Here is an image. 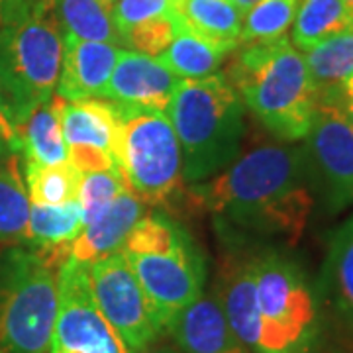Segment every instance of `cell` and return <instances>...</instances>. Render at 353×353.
I'll return each mask as SVG.
<instances>
[{"mask_svg": "<svg viewBox=\"0 0 353 353\" xmlns=\"http://www.w3.org/2000/svg\"><path fill=\"white\" fill-rule=\"evenodd\" d=\"M318 92L336 87L353 73V30L322 41L304 55Z\"/></svg>", "mask_w": 353, "mask_h": 353, "instance_id": "83f0119b", "label": "cell"}, {"mask_svg": "<svg viewBox=\"0 0 353 353\" xmlns=\"http://www.w3.org/2000/svg\"><path fill=\"white\" fill-rule=\"evenodd\" d=\"M326 90L332 92V97L340 104V108L343 110L345 118L350 120V124L353 128V73L350 77H345L336 87L326 88Z\"/></svg>", "mask_w": 353, "mask_h": 353, "instance_id": "1f68e13d", "label": "cell"}, {"mask_svg": "<svg viewBox=\"0 0 353 353\" xmlns=\"http://www.w3.org/2000/svg\"><path fill=\"white\" fill-rule=\"evenodd\" d=\"M236 50L238 48L234 46L218 43V41L204 38L196 30H192L183 18L176 30L175 39L155 59L163 63L179 79H201V77L216 73V69L222 65V61Z\"/></svg>", "mask_w": 353, "mask_h": 353, "instance_id": "d6986e66", "label": "cell"}, {"mask_svg": "<svg viewBox=\"0 0 353 353\" xmlns=\"http://www.w3.org/2000/svg\"><path fill=\"white\" fill-rule=\"evenodd\" d=\"M299 6L301 0H259L243 16L240 46L285 38L294 22Z\"/></svg>", "mask_w": 353, "mask_h": 353, "instance_id": "4316f807", "label": "cell"}, {"mask_svg": "<svg viewBox=\"0 0 353 353\" xmlns=\"http://www.w3.org/2000/svg\"><path fill=\"white\" fill-rule=\"evenodd\" d=\"M169 334L175 338L181 353H250L228 326L214 294H202L185 308Z\"/></svg>", "mask_w": 353, "mask_h": 353, "instance_id": "2e32d148", "label": "cell"}, {"mask_svg": "<svg viewBox=\"0 0 353 353\" xmlns=\"http://www.w3.org/2000/svg\"><path fill=\"white\" fill-rule=\"evenodd\" d=\"M0 136L10 143L14 153H20V134H18V130H16L14 122L8 116V110L4 106L2 97H0Z\"/></svg>", "mask_w": 353, "mask_h": 353, "instance_id": "d6a6232c", "label": "cell"}, {"mask_svg": "<svg viewBox=\"0 0 353 353\" xmlns=\"http://www.w3.org/2000/svg\"><path fill=\"white\" fill-rule=\"evenodd\" d=\"M48 353H128L97 306L87 263L67 259L57 269V318Z\"/></svg>", "mask_w": 353, "mask_h": 353, "instance_id": "30bf717a", "label": "cell"}, {"mask_svg": "<svg viewBox=\"0 0 353 353\" xmlns=\"http://www.w3.org/2000/svg\"><path fill=\"white\" fill-rule=\"evenodd\" d=\"M187 24L204 38L240 48L243 16L230 0H185L181 8Z\"/></svg>", "mask_w": 353, "mask_h": 353, "instance_id": "d4e9b609", "label": "cell"}, {"mask_svg": "<svg viewBox=\"0 0 353 353\" xmlns=\"http://www.w3.org/2000/svg\"><path fill=\"white\" fill-rule=\"evenodd\" d=\"M190 202L220 224L290 243L303 236L314 206L304 150L269 143L189 187Z\"/></svg>", "mask_w": 353, "mask_h": 353, "instance_id": "6da1fadb", "label": "cell"}, {"mask_svg": "<svg viewBox=\"0 0 353 353\" xmlns=\"http://www.w3.org/2000/svg\"><path fill=\"white\" fill-rule=\"evenodd\" d=\"M134 353H181L175 347H171V345H157V341L152 343L150 347H145V350H139V352Z\"/></svg>", "mask_w": 353, "mask_h": 353, "instance_id": "e575fe53", "label": "cell"}, {"mask_svg": "<svg viewBox=\"0 0 353 353\" xmlns=\"http://www.w3.org/2000/svg\"><path fill=\"white\" fill-rule=\"evenodd\" d=\"M63 38L50 0H6L0 22V97L20 134L53 99Z\"/></svg>", "mask_w": 353, "mask_h": 353, "instance_id": "3957f363", "label": "cell"}, {"mask_svg": "<svg viewBox=\"0 0 353 353\" xmlns=\"http://www.w3.org/2000/svg\"><path fill=\"white\" fill-rule=\"evenodd\" d=\"M224 77L271 136L285 143L306 138L318 106V87L304 55L287 36L245 46Z\"/></svg>", "mask_w": 353, "mask_h": 353, "instance_id": "7a4b0ae2", "label": "cell"}, {"mask_svg": "<svg viewBox=\"0 0 353 353\" xmlns=\"http://www.w3.org/2000/svg\"><path fill=\"white\" fill-rule=\"evenodd\" d=\"M83 232L79 202L67 204H32L26 232V248L38 252L55 269L69 259V245Z\"/></svg>", "mask_w": 353, "mask_h": 353, "instance_id": "ac0fdd59", "label": "cell"}, {"mask_svg": "<svg viewBox=\"0 0 353 353\" xmlns=\"http://www.w3.org/2000/svg\"><path fill=\"white\" fill-rule=\"evenodd\" d=\"M179 81L181 79L155 57L134 50H120L102 99L124 108L167 112Z\"/></svg>", "mask_w": 353, "mask_h": 353, "instance_id": "4fadbf2b", "label": "cell"}, {"mask_svg": "<svg viewBox=\"0 0 353 353\" xmlns=\"http://www.w3.org/2000/svg\"><path fill=\"white\" fill-rule=\"evenodd\" d=\"M347 30H353V14L343 0H301L292 22V46L310 51Z\"/></svg>", "mask_w": 353, "mask_h": 353, "instance_id": "44dd1931", "label": "cell"}, {"mask_svg": "<svg viewBox=\"0 0 353 353\" xmlns=\"http://www.w3.org/2000/svg\"><path fill=\"white\" fill-rule=\"evenodd\" d=\"M12 155H18V153H14V150L10 148V143L0 136V167L6 163Z\"/></svg>", "mask_w": 353, "mask_h": 353, "instance_id": "836d02e7", "label": "cell"}, {"mask_svg": "<svg viewBox=\"0 0 353 353\" xmlns=\"http://www.w3.org/2000/svg\"><path fill=\"white\" fill-rule=\"evenodd\" d=\"M124 189H128V185L120 171H99L81 175L77 202L83 214V228L94 222Z\"/></svg>", "mask_w": 353, "mask_h": 353, "instance_id": "f1b7e54d", "label": "cell"}, {"mask_svg": "<svg viewBox=\"0 0 353 353\" xmlns=\"http://www.w3.org/2000/svg\"><path fill=\"white\" fill-rule=\"evenodd\" d=\"M67 159L81 175L118 171L114 159L118 112L110 101L85 99L67 102L55 97Z\"/></svg>", "mask_w": 353, "mask_h": 353, "instance_id": "7c38bea8", "label": "cell"}, {"mask_svg": "<svg viewBox=\"0 0 353 353\" xmlns=\"http://www.w3.org/2000/svg\"><path fill=\"white\" fill-rule=\"evenodd\" d=\"M0 353H4V352H2V350H0Z\"/></svg>", "mask_w": 353, "mask_h": 353, "instance_id": "60d3db41", "label": "cell"}, {"mask_svg": "<svg viewBox=\"0 0 353 353\" xmlns=\"http://www.w3.org/2000/svg\"><path fill=\"white\" fill-rule=\"evenodd\" d=\"M141 216L143 202L132 190L124 189L94 222L83 228L77 240L69 245V259L90 265L110 253L120 252L128 234Z\"/></svg>", "mask_w": 353, "mask_h": 353, "instance_id": "e0dca14e", "label": "cell"}, {"mask_svg": "<svg viewBox=\"0 0 353 353\" xmlns=\"http://www.w3.org/2000/svg\"><path fill=\"white\" fill-rule=\"evenodd\" d=\"M88 277L99 310L128 353L145 350L157 341L161 332L155 326L150 303L122 253L114 252L88 265Z\"/></svg>", "mask_w": 353, "mask_h": 353, "instance_id": "8fae6325", "label": "cell"}, {"mask_svg": "<svg viewBox=\"0 0 353 353\" xmlns=\"http://www.w3.org/2000/svg\"><path fill=\"white\" fill-rule=\"evenodd\" d=\"M63 57L57 81V99L67 102L99 99L112 75L120 48L106 41H87L61 34Z\"/></svg>", "mask_w": 353, "mask_h": 353, "instance_id": "5bb4252c", "label": "cell"}, {"mask_svg": "<svg viewBox=\"0 0 353 353\" xmlns=\"http://www.w3.org/2000/svg\"><path fill=\"white\" fill-rule=\"evenodd\" d=\"M230 2H232V4H236V6L240 8L241 12L245 14L248 10H250V8H252V6H255V4H257L259 0H230Z\"/></svg>", "mask_w": 353, "mask_h": 353, "instance_id": "d590c367", "label": "cell"}, {"mask_svg": "<svg viewBox=\"0 0 353 353\" xmlns=\"http://www.w3.org/2000/svg\"><path fill=\"white\" fill-rule=\"evenodd\" d=\"M61 34L87 41L122 43L104 0H50Z\"/></svg>", "mask_w": 353, "mask_h": 353, "instance_id": "7402d4cb", "label": "cell"}, {"mask_svg": "<svg viewBox=\"0 0 353 353\" xmlns=\"http://www.w3.org/2000/svg\"><path fill=\"white\" fill-rule=\"evenodd\" d=\"M81 173L71 163L39 165L24 161V183L32 204H67L77 201Z\"/></svg>", "mask_w": 353, "mask_h": 353, "instance_id": "484cf974", "label": "cell"}, {"mask_svg": "<svg viewBox=\"0 0 353 353\" xmlns=\"http://www.w3.org/2000/svg\"><path fill=\"white\" fill-rule=\"evenodd\" d=\"M343 2L347 4V8H350V10H352V14H353V0H343Z\"/></svg>", "mask_w": 353, "mask_h": 353, "instance_id": "f35d334b", "label": "cell"}, {"mask_svg": "<svg viewBox=\"0 0 353 353\" xmlns=\"http://www.w3.org/2000/svg\"><path fill=\"white\" fill-rule=\"evenodd\" d=\"M181 20H183L181 10H176L173 14H167V16L153 18L150 22L136 26L130 32H126L122 36V43L130 46V50L145 53L150 57H157L175 39Z\"/></svg>", "mask_w": 353, "mask_h": 353, "instance_id": "f546056e", "label": "cell"}, {"mask_svg": "<svg viewBox=\"0 0 353 353\" xmlns=\"http://www.w3.org/2000/svg\"><path fill=\"white\" fill-rule=\"evenodd\" d=\"M122 253V252H120ZM143 290L157 330L169 334L176 316L199 301L206 285V257L185 232L171 245L145 253H122Z\"/></svg>", "mask_w": 353, "mask_h": 353, "instance_id": "ba28073f", "label": "cell"}, {"mask_svg": "<svg viewBox=\"0 0 353 353\" xmlns=\"http://www.w3.org/2000/svg\"><path fill=\"white\" fill-rule=\"evenodd\" d=\"M322 279L334 310L353 330V214L330 238Z\"/></svg>", "mask_w": 353, "mask_h": 353, "instance_id": "ffe728a7", "label": "cell"}, {"mask_svg": "<svg viewBox=\"0 0 353 353\" xmlns=\"http://www.w3.org/2000/svg\"><path fill=\"white\" fill-rule=\"evenodd\" d=\"M183 155V181H208L240 157L245 106L228 79H181L167 108Z\"/></svg>", "mask_w": 353, "mask_h": 353, "instance_id": "277c9868", "label": "cell"}, {"mask_svg": "<svg viewBox=\"0 0 353 353\" xmlns=\"http://www.w3.org/2000/svg\"><path fill=\"white\" fill-rule=\"evenodd\" d=\"M30 208L32 201L20 175V161L12 155L0 167V245L26 241Z\"/></svg>", "mask_w": 353, "mask_h": 353, "instance_id": "cb8c5ba5", "label": "cell"}, {"mask_svg": "<svg viewBox=\"0 0 353 353\" xmlns=\"http://www.w3.org/2000/svg\"><path fill=\"white\" fill-rule=\"evenodd\" d=\"M110 10H112L114 26L122 41V36L132 28L145 24L153 18L176 12L179 8L171 0H118Z\"/></svg>", "mask_w": 353, "mask_h": 353, "instance_id": "4dcf8cb0", "label": "cell"}, {"mask_svg": "<svg viewBox=\"0 0 353 353\" xmlns=\"http://www.w3.org/2000/svg\"><path fill=\"white\" fill-rule=\"evenodd\" d=\"M214 296L234 336L248 352H255L259 338L255 255H228L220 267Z\"/></svg>", "mask_w": 353, "mask_h": 353, "instance_id": "9a60e30c", "label": "cell"}, {"mask_svg": "<svg viewBox=\"0 0 353 353\" xmlns=\"http://www.w3.org/2000/svg\"><path fill=\"white\" fill-rule=\"evenodd\" d=\"M259 338L253 353H312L318 303L301 265L281 252L255 253Z\"/></svg>", "mask_w": 353, "mask_h": 353, "instance_id": "8992f818", "label": "cell"}, {"mask_svg": "<svg viewBox=\"0 0 353 353\" xmlns=\"http://www.w3.org/2000/svg\"><path fill=\"white\" fill-rule=\"evenodd\" d=\"M57 318V269L30 248L0 250V347L48 353Z\"/></svg>", "mask_w": 353, "mask_h": 353, "instance_id": "5b68a950", "label": "cell"}, {"mask_svg": "<svg viewBox=\"0 0 353 353\" xmlns=\"http://www.w3.org/2000/svg\"><path fill=\"white\" fill-rule=\"evenodd\" d=\"M20 153L32 163H69L55 99L39 106L20 128Z\"/></svg>", "mask_w": 353, "mask_h": 353, "instance_id": "603a6c76", "label": "cell"}, {"mask_svg": "<svg viewBox=\"0 0 353 353\" xmlns=\"http://www.w3.org/2000/svg\"><path fill=\"white\" fill-rule=\"evenodd\" d=\"M116 112L114 159L120 175L143 204H165L183 183L181 143L169 116L124 106H116Z\"/></svg>", "mask_w": 353, "mask_h": 353, "instance_id": "52a82bcc", "label": "cell"}, {"mask_svg": "<svg viewBox=\"0 0 353 353\" xmlns=\"http://www.w3.org/2000/svg\"><path fill=\"white\" fill-rule=\"evenodd\" d=\"M4 4H6V0H0V22H2V14H4Z\"/></svg>", "mask_w": 353, "mask_h": 353, "instance_id": "74e56055", "label": "cell"}, {"mask_svg": "<svg viewBox=\"0 0 353 353\" xmlns=\"http://www.w3.org/2000/svg\"><path fill=\"white\" fill-rule=\"evenodd\" d=\"M171 2L175 4L179 10H181V8H183V4H185V0H171Z\"/></svg>", "mask_w": 353, "mask_h": 353, "instance_id": "8d00e7d4", "label": "cell"}, {"mask_svg": "<svg viewBox=\"0 0 353 353\" xmlns=\"http://www.w3.org/2000/svg\"><path fill=\"white\" fill-rule=\"evenodd\" d=\"M104 2H106V4H108L110 8H112V6H114V4H116V2H118V0H104Z\"/></svg>", "mask_w": 353, "mask_h": 353, "instance_id": "ab89813d", "label": "cell"}, {"mask_svg": "<svg viewBox=\"0 0 353 353\" xmlns=\"http://www.w3.org/2000/svg\"><path fill=\"white\" fill-rule=\"evenodd\" d=\"M303 145L312 194L328 214L353 204V128L328 90L318 92L312 126Z\"/></svg>", "mask_w": 353, "mask_h": 353, "instance_id": "9c48e42d", "label": "cell"}]
</instances>
